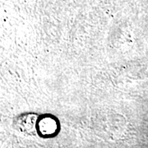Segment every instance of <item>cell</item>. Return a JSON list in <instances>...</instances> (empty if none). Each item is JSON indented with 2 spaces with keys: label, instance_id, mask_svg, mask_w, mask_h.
<instances>
[{
  "label": "cell",
  "instance_id": "2",
  "mask_svg": "<svg viewBox=\"0 0 148 148\" xmlns=\"http://www.w3.org/2000/svg\"><path fill=\"white\" fill-rule=\"evenodd\" d=\"M39 118L40 115L35 113L21 114L16 117L14 120V127L22 133L28 135H36Z\"/></svg>",
  "mask_w": 148,
  "mask_h": 148
},
{
  "label": "cell",
  "instance_id": "1",
  "mask_svg": "<svg viewBox=\"0 0 148 148\" xmlns=\"http://www.w3.org/2000/svg\"><path fill=\"white\" fill-rule=\"evenodd\" d=\"M60 130L58 119L51 114L40 115L37 123V135L44 138H53Z\"/></svg>",
  "mask_w": 148,
  "mask_h": 148
}]
</instances>
